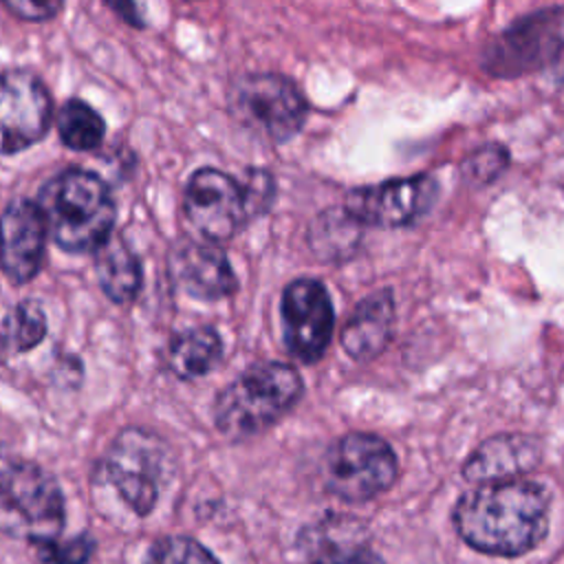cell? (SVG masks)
I'll return each instance as SVG.
<instances>
[{
    "label": "cell",
    "mask_w": 564,
    "mask_h": 564,
    "mask_svg": "<svg viewBox=\"0 0 564 564\" xmlns=\"http://www.w3.org/2000/svg\"><path fill=\"white\" fill-rule=\"evenodd\" d=\"M0 4L20 20L46 22L62 11L64 0H0Z\"/></svg>",
    "instance_id": "obj_26"
},
{
    "label": "cell",
    "mask_w": 564,
    "mask_h": 564,
    "mask_svg": "<svg viewBox=\"0 0 564 564\" xmlns=\"http://www.w3.org/2000/svg\"><path fill=\"white\" fill-rule=\"evenodd\" d=\"M220 357L223 341L212 326L187 328L174 335L167 348V366L183 381L205 377L218 366Z\"/></svg>",
    "instance_id": "obj_18"
},
{
    "label": "cell",
    "mask_w": 564,
    "mask_h": 564,
    "mask_svg": "<svg viewBox=\"0 0 564 564\" xmlns=\"http://www.w3.org/2000/svg\"><path fill=\"white\" fill-rule=\"evenodd\" d=\"M35 557L42 564H88L95 553V540L88 533H79L68 540H48L33 544Z\"/></svg>",
    "instance_id": "obj_24"
},
{
    "label": "cell",
    "mask_w": 564,
    "mask_h": 564,
    "mask_svg": "<svg viewBox=\"0 0 564 564\" xmlns=\"http://www.w3.org/2000/svg\"><path fill=\"white\" fill-rule=\"evenodd\" d=\"M507 163H509L507 148L500 143H487V145H480L478 150H474L463 161V176L469 183L487 185L494 178H498V174L505 172Z\"/></svg>",
    "instance_id": "obj_25"
},
{
    "label": "cell",
    "mask_w": 564,
    "mask_h": 564,
    "mask_svg": "<svg viewBox=\"0 0 564 564\" xmlns=\"http://www.w3.org/2000/svg\"><path fill=\"white\" fill-rule=\"evenodd\" d=\"M95 275L104 295L115 304H130L141 291V262L130 245L110 234L95 251Z\"/></svg>",
    "instance_id": "obj_17"
},
{
    "label": "cell",
    "mask_w": 564,
    "mask_h": 564,
    "mask_svg": "<svg viewBox=\"0 0 564 564\" xmlns=\"http://www.w3.org/2000/svg\"><path fill=\"white\" fill-rule=\"evenodd\" d=\"M183 212L194 231L216 245L234 238L253 218L245 185L216 167H200L189 176Z\"/></svg>",
    "instance_id": "obj_9"
},
{
    "label": "cell",
    "mask_w": 564,
    "mask_h": 564,
    "mask_svg": "<svg viewBox=\"0 0 564 564\" xmlns=\"http://www.w3.org/2000/svg\"><path fill=\"white\" fill-rule=\"evenodd\" d=\"M333 306L322 282L300 278L282 293V330L286 348L304 364L317 361L333 333Z\"/></svg>",
    "instance_id": "obj_12"
},
{
    "label": "cell",
    "mask_w": 564,
    "mask_h": 564,
    "mask_svg": "<svg viewBox=\"0 0 564 564\" xmlns=\"http://www.w3.org/2000/svg\"><path fill=\"white\" fill-rule=\"evenodd\" d=\"M300 394L302 379L293 366L262 361L249 366L218 392L214 423L229 438L256 436L282 419Z\"/></svg>",
    "instance_id": "obj_3"
},
{
    "label": "cell",
    "mask_w": 564,
    "mask_h": 564,
    "mask_svg": "<svg viewBox=\"0 0 564 564\" xmlns=\"http://www.w3.org/2000/svg\"><path fill=\"white\" fill-rule=\"evenodd\" d=\"M394 324V300L388 289L370 293L361 300L341 330L344 350L357 359L368 361L377 357L390 341Z\"/></svg>",
    "instance_id": "obj_16"
},
{
    "label": "cell",
    "mask_w": 564,
    "mask_h": 564,
    "mask_svg": "<svg viewBox=\"0 0 564 564\" xmlns=\"http://www.w3.org/2000/svg\"><path fill=\"white\" fill-rule=\"evenodd\" d=\"M436 196V181L427 174L392 178L357 187L346 196L344 209L359 223L372 227H403L430 209Z\"/></svg>",
    "instance_id": "obj_11"
},
{
    "label": "cell",
    "mask_w": 564,
    "mask_h": 564,
    "mask_svg": "<svg viewBox=\"0 0 564 564\" xmlns=\"http://www.w3.org/2000/svg\"><path fill=\"white\" fill-rule=\"evenodd\" d=\"M458 535L476 551L516 557L540 544L549 529V494L538 482H485L454 507Z\"/></svg>",
    "instance_id": "obj_1"
},
{
    "label": "cell",
    "mask_w": 564,
    "mask_h": 564,
    "mask_svg": "<svg viewBox=\"0 0 564 564\" xmlns=\"http://www.w3.org/2000/svg\"><path fill=\"white\" fill-rule=\"evenodd\" d=\"M359 227L344 207L328 209L313 220L308 242L322 258H346L359 242Z\"/></svg>",
    "instance_id": "obj_22"
},
{
    "label": "cell",
    "mask_w": 564,
    "mask_h": 564,
    "mask_svg": "<svg viewBox=\"0 0 564 564\" xmlns=\"http://www.w3.org/2000/svg\"><path fill=\"white\" fill-rule=\"evenodd\" d=\"M487 75L513 79L551 70L564 82V7H549L518 18L482 48Z\"/></svg>",
    "instance_id": "obj_4"
},
{
    "label": "cell",
    "mask_w": 564,
    "mask_h": 564,
    "mask_svg": "<svg viewBox=\"0 0 564 564\" xmlns=\"http://www.w3.org/2000/svg\"><path fill=\"white\" fill-rule=\"evenodd\" d=\"M53 99L46 84L31 70H0V156L18 154L37 143L51 128Z\"/></svg>",
    "instance_id": "obj_10"
},
{
    "label": "cell",
    "mask_w": 564,
    "mask_h": 564,
    "mask_svg": "<svg viewBox=\"0 0 564 564\" xmlns=\"http://www.w3.org/2000/svg\"><path fill=\"white\" fill-rule=\"evenodd\" d=\"M37 205L48 238L68 253L95 251L112 234L117 218L108 185L82 167H68L48 178Z\"/></svg>",
    "instance_id": "obj_2"
},
{
    "label": "cell",
    "mask_w": 564,
    "mask_h": 564,
    "mask_svg": "<svg viewBox=\"0 0 564 564\" xmlns=\"http://www.w3.org/2000/svg\"><path fill=\"white\" fill-rule=\"evenodd\" d=\"M399 471L390 445L366 432H350L337 438L324 454V487L348 502H366L386 491Z\"/></svg>",
    "instance_id": "obj_8"
},
{
    "label": "cell",
    "mask_w": 564,
    "mask_h": 564,
    "mask_svg": "<svg viewBox=\"0 0 564 564\" xmlns=\"http://www.w3.org/2000/svg\"><path fill=\"white\" fill-rule=\"evenodd\" d=\"M143 564H218V560L194 538L167 535L148 549Z\"/></svg>",
    "instance_id": "obj_23"
},
{
    "label": "cell",
    "mask_w": 564,
    "mask_h": 564,
    "mask_svg": "<svg viewBox=\"0 0 564 564\" xmlns=\"http://www.w3.org/2000/svg\"><path fill=\"white\" fill-rule=\"evenodd\" d=\"M64 520V494L44 467L26 460L0 467V533L48 542L59 538Z\"/></svg>",
    "instance_id": "obj_5"
},
{
    "label": "cell",
    "mask_w": 564,
    "mask_h": 564,
    "mask_svg": "<svg viewBox=\"0 0 564 564\" xmlns=\"http://www.w3.org/2000/svg\"><path fill=\"white\" fill-rule=\"evenodd\" d=\"M99 476L143 518L156 507L172 476V452L159 434L145 427H126L104 452Z\"/></svg>",
    "instance_id": "obj_6"
},
{
    "label": "cell",
    "mask_w": 564,
    "mask_h": 564,
    "mask_svg": "<svg viewBox=\"0 0 564 564\" xmlns=\"http://www.w3.org/2000/svg\"><path fill=\"white\" fill-rule=\"evenodd\" d=\"M311 564H383L361 542V529L352 518L339 522H322L319 531L308 540Z\"/></svg>",
    "instance_id": "obj_19"
},
{
    "label": "cell",
    "mask_w": 564,
    "mask_h": 564,
    "mask_svg": "<svg viewBox=\"0 0 564 564\" xmlns=\"http://www.w3.org/2000/svg\"><path fill=\"white\" fill-rule=\"evenodd\" d=\"M172 282L196 300H220L238 289L234 269L216 242L178 240L167 258Z\"/></svg>",
    "instance_id": "obj_14"
},
{
    "label": "cell",
    "mask_w": 564,
    "mask_h": 564,
    "mask_svg": "<svg viewBox=\"0 0 564 564\" xmlns=\"http://www.w3.org/2000/svg\"><path fill=\"white\" fill-rule=\"evenodd\" d=\"M231 117L251 134L286 143L304 126L308 104L293 79L280 73H245L227 93Z\"/></svg>",
    "instance_id": "obj_7"
},
{
    "label": "cell",
    "mask_w": 564,
    "mask_h": 564,
    "mask_svg": "<svg viewBox=\"0 0 564 564\" xmlns=\"http://www.w3.org/2000/svg\"><path fill=\"white\" fill-rule=\"evenodd\" d=\"M540 443L527 434H498L487 438L465 460L463 476L469 482L513 480L540 463Z\"/></svg>",
    "instance_id": "obj_15"
},
{
    "label": "cell",
    "mask_w": 564,
    "mask_h": 564,
    "mask_svg": "<svg viewBox=\"0 0 564 564\" xmlns=\"http://www.w3.org/2000/svg\"><path fill=\"white\" fill-rule=\"evenodd\" d=\"M46 335V315L37 302L24 300L13 306L0 326V359L35 348Z\"/></svg>",
    "instance_id": "obj_21"
},
{
    "label": "cell",
    "mask_w": 564,
    "mask_h": 564,
    "mask_svg": "<svg viewBox=\"0 0 564 564\" xmlns=\"http://www.w3.org/2000/svg\"><path fill=\"white\" fill-rule=\"evenodd\" d=\"M104 4H108V9L126 24L137 26V29L143 26V18L137 7V0H104Z\"/></svg>",
    "instance_id": "obj_27"
},
{
    "label": "cell",
    "mask_w": 564,
    "mask_h": 564,
    "mask_svg": "<svg viewBox=\"0 0 564 564\" xmlns=\"http://www.w3.org/2000/svg\"><path fill=\"white\" fill-rule=\"evenodd\" d=\"M46 223L37 203L13 198L0 214V269L13 284L31 282L44 260Z\"/></svg>",
    "instance_id": "obj_13"
},
{
    "label": "cell",
    "mask_w": 564,
    "mask_h": 564,
    "mask_svg": "<svg viewBox=\"0 0 564 564\" xmlns=\"http://www.w3.org/2000/svg\"><path fill=\"white\" fill-rule=\"evenodd\" d=\"M55 128L62 143L75 152H88L101 145L106 123L101 115L82 99H66L57 110Z\"/></svg>",
    "instance_id": "obj_20"
}]
</instances>
